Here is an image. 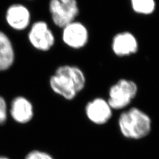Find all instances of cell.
I'll return each mask as SVG.
<instances>
[{
  "label": "cell",
  "instance_id": "1",
  "mask_svg": "<svg viewBox=\"0 0 159 159\" xmlns=\"http://www.w3.org/2000/svg\"><path fill=\"white\" fill-rule=\"evenodd\" d=\"M86 79L78 67L64 65L57 68L50 79L52 90L67 100H72L85 86Z\"/></svg>",
  "mask_w": 159,
  "mask_h": 159
},
{
  "label": "cell",
  "instance_id": "2",
  "mask_svg": "<svg viewBox=\"0 0 159 159\" xmlns=\"http://www.w3.org/2000/svg\"><path fill=\"white\" fill-rule=\"evenodd\" d=\"M118 126L125 138L139 140L149 135L152 121L150 117L141 109L131 107L120 115Z\"/></svg>",
  "mask_w": 159,
  "mask_h": 159
},
{
  "label": "cell",
  "instance_id": "3",
  "mask_svg": "<svg viewBox=\"0 0 159 159\" xmlns=\"http://www.w3.org/2000/svg\"><path fill=\"white\" fill-rule=\"evenodd\" d=\"M137 93L138 86L134 81L120 79L110 87L107 102L113 110H122L132 102Z\"/></svg>",
  "mask_w": 159,
  "mask_h": 159
},
{
  "label": "cell",
  "instance_id": "4",
  "mask_svg": "<svg viewBox=\"0 0 159 159\" xmlns=\"http://www.w3.org/2000/svg\"><path fill=\"white\" fill-rule=\"evenodd\" d=\"M50 10L54 23L63 28L73 22L78 14L75 0H51Z\"/></svg>",
  "mask_w": 159,
  "mask_h": 159
},
{
  "label": "cell",
  "instance_id": "5",
  "mask_svg": "<svg viewBox=\"0 0 159 159\" xmlns=\"http://www.w3.org/2000/svg\"><path fill=\"white\" fill-rule=\"evenodd\" d=\"M113 109L107 100L97 97L85 106V115L91 123L96 125H104L107 123L113 116Z\"/></svg>",
  "mask_w": 159,
  "mask_h": 159
},
{
  "label": "cell",
  "instance_id": "6",
  "mask_svg": "<svg viewBox=\"0 0 159 159\" xmlns=\"http://www.w3.org/2000/svg\"><path fill=\"white\" fill-rule=\"evenodd\" d=\"M31 44L38 50L48 51L54 44V36L46 23H34L29 34Z\"/></svg>",
  "mask_w": 159,
  "mask_h": 159
},
{
  "label": "cell",
  "instance_id": "7",
  "mask_svg": "<svg viewBox=\"0 0 159 159\" xmlns=\"http://www.w3.org/2000/svg\"><path fill=\"white\" fill-rule=\"evenodd\" d=\"M62 37L67 46L74 49H80L87 44L89 35L83 24L72 22L64 27Z\"/></svg>",
  "mask_w": 159,
  "mask_h": 159
},
{
  "label": "cell",
  "instance_id": "8",
  "mask_svg": "<svg viewBox=\"0 0 159 159\" xmlns=\"http://www.w3.org/2000/svg\"><path fill=\"white\" fill-rule=\"evenodd\" d=\"M10 113L13 120L18 123L26 124L34 116L33 104L24 97H17L11 103Z\"/></svg>",
  "mask_w": 159,
  "mask_h": 159
},
{
  "label": "cell",
  "instance_id": "9",
  "mask_svg": "<svg viewBox=\"0 0 159 159\" xmlns=\"http://www.w3.org/2000/svg\"><path fill=\"white\" fill-rule=\"evenodd\" d=\"M111 47L114 54L119 57H128L134 54L139 49L136 39L129 33L116 35L114 37Z\"/></svg>",
  "mask_w": 159,
  "mask_h": 159
},
{
  "label": "cell",
  "instance_id": "10",
  "mask_svg": "<svg viewBox=\"0 0 159 159\" xmlns=\"http://www.w3.org/2000/svg\"><path fill=\"white\" fill-rule=\"evenodd\" d=\"M7 23L12 29L23 30L29 25L30 15L29 10L21 5L10 7L7 12Z\"/></svg>",
  "mask_w": 159,
  "mask_h": 159
},
{
  "label": "cell",
  "instance_id": "11",
  "mask_svg": "<svg viewBox=\"0 0 159 159\" xmlns=\"http://www.w3.org/2000/svg\"><path fill=\"white\" fill-rule=\"evenodd\" d=\"M15 60V52L8 36L0 31V71L7 70Z\"/></svg>",
  "mask_w": 159,
  "mask_h": 159
},
{
  "label": "cell",
  "instance_id": "12",
  "mask_svg": "<svg viewBox=\"0 0 159 159\" xmlns=\"http://www.w3.org/2000/svg\"><path fill=\"white\" fill-rule=\"evenodd\" d=\"M134 10L139 13L150 14L153 11V0H131Z\"/></svg>",
  "mask_w": 159,
  "mask_h": 159
},
{
  "label": "cell",
  "instance_id": "13",
  "mask_svg": "<svg viewBox=\"0 0 159 159\" xmlns=\"http://www.w3.org/2000/svg\"><path fill=\"white\" fill-rule=\"evenodd\" d=\"M25 159H54L50 154L40 150H33L27 154Z\"/></svg>",
  "mask_w": 159,
  "mask_h": 159
},
{
  "label": "cell",
  "instance_id": "14",
  "mask_svg": "<svg viewBox=\"0 0 159 159\" xmlns=\"http://www.w3.org/2000/svg\"><path fill=\"white\" fill-rule=\"evenodd\" d=\"M7 119V104L3 97L0 96V125H3Z\"/></svg>",
  "mask_w": 159,
  "mask_h": 159
},
{
  "label": "cell",
  "instance_id": "15",
  "mask_svg": "<svg viewBox=\"0 0 159 159\" xmlns=\"http://www.w3.org/2000/svg\"><path fill=\"white\" fill-rule=\"evenodd\" d=\"M0 159H9L7 157H4V156H0Z\"/></svg>",
  "mask_w": 159,
  "mask_h": 159
}]
</instances>
